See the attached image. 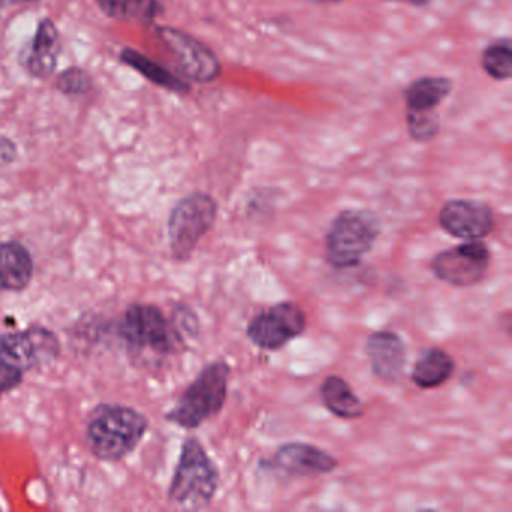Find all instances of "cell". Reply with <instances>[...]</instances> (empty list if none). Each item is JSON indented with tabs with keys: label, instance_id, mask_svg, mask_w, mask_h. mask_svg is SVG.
<instances>
[{
	"label": "cell",
	"instance_id": "6da1fadb",
	"mask_svg": "<svg viewBox=\"0 0 512 512\" xmlns=\"http://www.w3.org/2000/svg\"><path fill=\"white\" fill-rule=\"evenodd\" d=\"M148 428V418L134 407L101 404L89 416L86 445L95 457L116 463L140 445Z\"/></svg>",
	"mask_w": 512,
	"mask_h": 512
},
{
	"label": "cell",
	"instance_id": "7a4b0ae2",
	"mask_svg": "<svg viewBox=\"0 0 512 512\" xmlns=\"http://www.w3.org/2000/svg\"><path fill=\"white\" fill-rule=\"evenodd\" d=\"M220 472L196 437L182 445L169 487V502L184 509L208 508L217 494Z\"/></svg>",
	"mask_w": 512,
	"mask_h": 512
},
{
	"label": "cell",
	"instance_id": "3957f363",
	"mask_svg": "<svg viewBox=\"0 0 512 512\" xmlns=\"http://www.w3.org/2000/svg\"><path fill=\"white\" fill-rule=\"evenodd\" d=\"M382 232L379 217L365 209L340 212L326 233V262L335 269L358 266Z\"/></svg>",
	"mask_w": 512,
	"mask_h": 512
},
{
	"label": "cell",
	"instance_id": "277c9868",
	"mask_svg": "<svg viewBox=\"0 0 512 512\" xmlns=\"http://www.w3.org/2000/svg\"><path fill=\"white\" fill-rule=\"evenodd\" d=\"M230 367L224 361L206 365L182 392L166 419L185 430H196L221 412L227 400Z\"/></svg>",
	"mask_w": 512,
	"mask_h": 512
},
{
	"label": "cell",
	"instance_id": "5b68a950",
	"mask_svg": "<svg viewBox=\"0 0 512 512\" xmlns=\"http://www.w3.org/2000/svg\"><path fill=\"white\" fill-rule=\"evenodd\" d=\"M217 215V202L209 194L191 193L179 200L167 224L173 259L178 262L190 259L203 236L214 227Z\"/></svg>",
	"mask_w": 512,
	"mask_h": 512
},
{
	"label": "cell",
	"instance_id": "8992f818",
	"mask_svg": "<svg viewBox=\"0 0 512 512\" xmlns=\"http://www.w3.org/2000/svg\"><path fill=\"white\" fill-rule=\"evenodd\" d=\"M119 334L137 352L167 356L175 352L181 335L161 308L152 304H134L125 310Z\"/></svg>",
	"mask_w": 512,
	"mask_h": 512
},
{
	"label": "cell",
	"instance_id": "52a82bcc",
	"mask_svg": "<svg viewBox=\"0 0 512 512\" xmlns=\"http://www.w3.org/2000/svg\"><path fill=\"white\" fill-rule=\"evenodd\" d=\"M61 356L58 335L41 325L0 334V367L29 373L49 367Z\"/></svg>",
	"mask_w": 512,
	"mask_h": 512
},
{
	"label": "cell",
	"instance_id": "ba28073f",
	"mask_svg": "<svg viewBox=\"0 0 512 512\" xmlns=\"http://www.w3.org/2000/svg\"><path fill=\"white\" fill-rule=\"evenodd\" d=\"M490 263V248L484 242L467 241L440 251L431 262V271L449 286L472 287L487 277Z\"/></svg>",
	"mask_w": 512,
	"mask_h": 512
},
{
	"label": "cell",
	"instance_id": "9c48e42d",
	"mask_svg": "<svg viewBox=\"0 0 512 512\" xmlns=\"http://www.w3.org/2000/svg\"><path fill=\"white\" fill-rule=\"evenodd\" d=\"M305 328L304 310L295 302H280L253 317L247 326V337L260 349L278 350L304 334Z\"/></svg>",
	"mask_w": 512,
	"mask_h": 512
},
{
	"label": "cell",
	"instance_id": "30bf717a",
	"mask_svg": "<svg viewBox=\"0 0 512 512\" xmlns=\"http://www.w3.org/2000/svg\"><path fill=\"white\" fill-rule=\"evenodd\" d=\"M157 34L178 59L182 73L197 83L214 82L220 76V62L217 56L200 41L179 29L161 26Z\"/></svg>",
	"mask_w": 512,
	"mask_h": 512
},
{
	"label": "cell",
	"instance_id": "8fae6325",
	"mask_svg": "<svg viewBox=\"0 0 512 512\" xmlns=\"http://www.w3.org/2000/svg\"><path fill=\"white\" fill-rule=\"evenodd\" d=\"M439 223L454 238L479 241L493 232V209L479 200H451L440 209Z\"/></svg>",
	"mask_w": 512,
	"mask_h": 512
},
{
	"label": "cell",
	"instance_id": "7c38bea8",
	"mask_svg": "<svg viewBox=\"0 0 512 512\" xmlns=\"http://www.w3.org/2000/svg\"><path fill=\"white\" fill-rule=\"evenodd\" d=\"M61 52V37L55 22L43 19L34 38L20 50L19 62L32 77L47 79L58 68Z\"/></svg>",
	"mask_w": 512,
	"mask_h": 512
},
{
	"label": "cell",
	"instance_id": "4fadbf2b",
	"mask_svg": "<svg viewBox=\"0 0 512 512\" xmlns=\"http://www.w3.org/2000/svg\"><path fill=\"white\" fill-rule=\"evenodd\" d=\"M274 466L292 476L326 475L337 469L338 460L310 443L290 442L277 449Z\"/></svg>",
	"mask_w": 512,
	"mask_h": 512
},
{
	"label": "cell",
	"instance_id": "5bb4252c",
	"mask_svg": "<svg viewBox=\"0 0 512 512\" xmlns=\"http://www.w3.org/2000/svg\"><path fill=\"white\" fill-rule=\"evenodd\" d=\"M371 370L383 382H397L406 367V344L394 331L373 332L365 343Z\"/></svg>",
	"mask_w": 512,
	"mask_h": 512
},
{
	"label": "cell",
	"instance_id": "9a60e30c",
	"mask_svg": "<svg viewBox=\"0 0 512 512\" xmlns=\"http://www.w3.org/2000/svg\"><path fill=\"white\" fill-rule=\"evenodd\" d=\"M35 262L19 241L0 242V293L22 292L31 284Z\"/></svg>",
	"mask_w": 512,
	"mask_h": 512
},
{
	"label": "cell",
	"instance_id": "2e32d148",
	"mask_svg": "<svg viewBox=\"0 0 512 512\" xmlns=\"http://www.w3.org/2000/svg\"><path fill=\"white\" fill-rule=\"evenodd\" d=\"M455 362L449 353L440 347L425 349L413 365L412 382L421 389H434L451 379Z\"/></svg>",
	"mask_w": 512,
	"mask_h": 512
},
{
	"label": "cell",
	"instance_id": "e0dca14e",
	"mask_svg": "<svg viewBox=\"0 0 512 512\" xmlns=\"http://www.w3.org/2000/svg\"><path fill=\"white\" fill-rule=\"evenodd\" d=\"M320 397L326 409L337 418L356 419L364 415V403L343 377H326L320 386Z\"/></svg>",
	"mask_w": 512,
	"mask_h": 512
},
{
	"label": "cell",
	"instance_id": "ac0fdd59",
	"mask_svg": "<svg viewBox=\"0 0 512 512\" xmlns=\"http://www.w3.org/2000/svg\"><path fill=\"white\" fill-rule=\"evenodd\" d=\"M451 80L445 77H422L406 92L407 113H433L451 92Z\"/></svg>",
	"mask_w": 512,
	"mask_h": 512
},
{
	"label": "cell",
	"instance_id": "d6986e66",
	"mask_svg": "<svg viewBox=\"0 0 512 512\" xmlns=\"http://www.w3.org/2000/svg\"><path fill=\"white\" fill-rule=\"evenodd\" d=\"M121 62L127 67L133 68L137 73L142 74L146 80L154 83V85L160 86V88L167 89V91L175 92V94H187L190 92V86L179 79V77L173 76L170 71L166 68L161 67L157 62L149 59L148 56L142 55L134 49L122 50Z\"/></svg>",
	"mask_w": 512,
	"mask_h": 512
},
{
	"label": "cell",
	"instance_id": "ffe728a7",
	"mask_svg": "<svg viewBox=\"0 0 512 512\" xmlns=\"http://www.w3.org/2000/svg\"><path fill=\"white\" fill-rule=\"evenodd\" d=\"M101 11L110 19L152 22L163 13L158 0H95Z\"/></svg>",
	"mask_w": 512,
	"mask_h": 512
},
{
	"label": "cell",
	"instance_id": "44dd1931",
	"mask_svg": "<svg viewBox=\"0 0 512 512\" xmlns=\"http://www.w3.org/2000/svg\"><path fill=\"white\" fill-rule=\"evenodd\" d=\"M482 67L488 76L496 80H508L512 74L511 41L502 40L491 44L482 55Z\"/></svg>",
	"mask_w": 512,
	"mask_h": 512
},
{
	"label": "cell",
	"instance_id": "7402d4cb",
	"mask_svg": "<svg viewBox=\"0 0 512 512\" xmlns=\"http://www.w3.org/2000/svg\"><path fill=\"white\" fill-rule=\"evenodd\" d=\"M56 86L62 94L70 95H86L94 88L91 76L85 70L79 67H71L59 74L56 80Z\"/></svg>",
	"mask_w": 512,
	"mask_h": 512
},
{
	"label": "cell",
	"instance_id": "603a6c76",
	"mask_svg": "<svg viewBox=\"0 0 512 512\" xmlns=\"http://www.w3.org/2000/svg\"><path fill=\"white\" fill-rule=\"evenodd\" d=\"M407 122L410 134L418 142L433 139L439 131V122L433 113H407Z\"/></svg>",
	"mask_w": 512,
	"mask_h": 512
},
{
	"label": "cell",
	"instance_id": "cb8c5ba5",
	"mask_svg": "<svg viewBox=\"0 0 512 512\" xmlns=\"http://www.w3.org/2000/svg\"><path fill=\"white\" fill-rule=\"evenodd\" d=\"M25 379V374L20 371L10 370V368L0 367V398L8 392L19 388Z\"/></svg>",
	"mask_w": 512,
	"mask_h": 512
},
{
	"label": "cell",
	"instance_id": "d4e9b609",
	"mask_svg": "<svg viewBox=\"0 0 512 512\" xmlns=\"http://www.w3.org/2000/svg\"><path fill=\"white\" fill-rule=\"evenodd\" d=\"M17 158V146L13 140L0 134V167L13 164Z\"/></svg>",
	"mask_w": 512,
	"mask_h": 512
},
{
	"label": "cell",
	"instance_id": "484cf974",
	"mask_svg": "<svg viewBox=\"0 0 512 512\" xmlns=\"http://www.w3.org/2000/svg\"><path fill=\"white\" fill-rule=\"evenodd\" d=\"M16 2H26V4H32V2H37V0H16Z\"/></svg>",
	"mask_w": 512,
	"mask_h": 512
},
{
	"label": "cell",
	"instance_id": "4316f807",
	"mask_svg": "<svg viewBox=\"0 0 512 512\" xmlns=\"http://www.w3.org/2000/svg\"><path fill=\"white\" fill-rule=\"evenodd\" d=\"M5 0H0V8L4 7Z\"/></svg>",
	"mask_w": 512,
	"mask_h": 512
}]
</instances>
